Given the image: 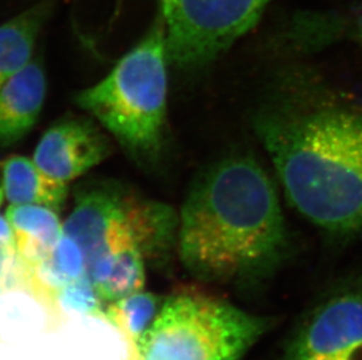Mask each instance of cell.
Masks as SVG:
<instances>
[{"label": "cell", "mask_w": 362, "mask_h": 360, "mask_svg": "<svg viewBox=\"0 0 362 360\" xmlns=\"http://www.w3.org/2000/svg\"><path fill=\"white\" fill-rule=\"evenodd\" d=\"M103 299L96 292L95 287L83 275L76 281L69 283L60 292L58 299L59 313L60 309L74 310L76 313L98 317L103 320Z\"/></svg>", "instance_id": "obj_15"}, {"label": "cell", "mask_w": 362, "mask_h": 360, "mask_svg": "<svg viewBox=\"0 0 362 360\" xmlns=\"http://www.w3.org/2000/svg\"><path fill=\"white\" fill-rule=\"evenodd\" d=\"M252 126L292 206L328 234H361L362 106L294 71L272 83Z\"/></svg>", "instance_id": "obj_1"}, {"label": "cell", "mask_w": 362, "mask_h": 360, "mask_svg": "<svg viewBox=\"0 0 362 360\" xmlns=\"http://www.w3.org/2000/svg\"><path fill=\"white\" fill-rule=\"evenodd\" d=\"M86 275L85 256L73 239L62 234L48 258L33 267L21 265V282L59 320L58 299L69 283Z\"/></svg>", "instance_id": "obj_9"}, {"label": "cell", "mask_w": 362, "mask_h": 360, "mask_svg": "<svg viewBox=\"0 0 362 360\" xmlns=\"http://www.w3.org/2000/svg\"><path fill=\"white\" fill-rule=\"evenodd\" d=\"M21 263L14 242L0 241V292L21 282Z\"/></svg>", "instance_id": "obj_16"}, {"label": "cell", "mask_w": 362, "mask_h": 360, "mask_svg": "<svg viewBox=\"0 0 362 360\" xmlns=\"http://www.w3.org/2000/svg\"><path fill=\"white\" fill-rule=\"evenodd\" d=\"M110 140L92 122L69 119L41 137L33 160L45 174L69 183L106 160Z\"/></svg>", "instance_id": "obj_7"}, {"label": "cell", "mask_w": 362, "mask_h": 360, "mask_svg": "<svg viewBox=\"0 0 362 360\" xmlns=\"http://www.w3.org/2000/svg\"><path fill=\"white\" fill-rule=\"evenodd\" d=\"M167 46L163 16L103 81L76 96L136 158L158 156L167 115Z\"/></svg>", "instance_id": "obj_3"}, {"label": "cell", "mask_w": 362, "mask_h": 360, "mask_svg": "<svg viewBox=\"0 0 362 360\" xmlns=\"http://www.w3.org/2000/svg\"><path fill=\"white\" fill-rule=\"evenodd\" d=\"M270 320L223 299L178 294L167 299L129 360H240Z\"/></svg>", "instance_id": "obj_4"}, {"label": "cell", "mask_w": 362, "mask_h": 360, "mask_svg": "<svg viewBox=\"0 0 362 360\" xmlns=\"http://www.w3.org/2000/svg\"><path fill=\"white\" fill-rule=\"evenodd\" d=\"M3 188L11 205H38L59 212L69 196V183L45 174L26 157L7 158L1 165Z\"/></svg>", "instance_id": "obj_11"}, {"label": "cell", "mask_w": 362, "mask_h": 360, "mask_svg": "<svg viewBox=\"0 0 362 360\" xmlns=\"http://www.w3.org/2000/svg\"><path fill=\"white\" fill-rule=\"evenodd\" d=\"M47 82L40 64L30 61L0 85V146L23 140L44 106Z\"/></svg>", "instance_id": "obj_8"}, {"label": "cell", "mask_w": 362, "mask_h": 360, "mask_svg": "<svg viewBox=\"0 0 362 360\" xmlns=\"http://www.w3.org/2000/svg\"><path fill=\"white\" fill-rule=\"evenodd\" d=\"M178 224L168 206L110 187H90L76 194L64 234L80 246L88 265L127 249H139L144 256L158 254L169 247Z\"/></svg>", "instance_id": "obj_5"}, {"label": "cell", "mask_w": 362, "mask_h": 360, "mask_svg": "<svg viewBox=\"0 0 362 360\" xmlns=\"http://www.w3.org/2000/svg\"><path fill=\"white\" fill-rule=\"evenodd\" d=\"M160 304V296L137 292L117 299L103 311V320L117 328L127 340L129 358L135 354L137 342L158 317Z\"/></svg>", "instance_id": "obj_14"}, {"label": "cell", "mask_w": 362, "mask_h": 360, "mask_svg": "<svg viewBox=\"0 0 362 360\" xmlns=\"http://www.w3.org/2000/svg\"><path fill=\"white\" fill-rule=\"evenodd\" d=\"M4 197H5V193H4L3 184L0 185V205L3 204Z\"/></svg>", "instance_id": "obj_19"}, {"label": "cell", "mask_w": 362, "mask_h": 360, "mask_svg": "<svg viewBox=\"0 0 362 360\" xmlns=\"http://www.w3.org/2000/svg\"><path fill=\"white\" fill-rule=\"evenodd\" d=\"M353 35H354L356 42L362 47V14L356 18L354 28H353Z\"/></svg>", "instance_id": "obj_18"}, {"label": "cell", "mask_w": 362, "mask_h": 360, "mask_svg": "<svg viewBox=\"0 0 362 360\" xmlns=\"http://www.w3.org/2000/svg\"><path fill=\"white\" fill-rule=\"evenodd\" d=\"M6 217L21 265L33 267L48 258L64 234L58 213L38 205H11Z\"/></svg>", "instance_id": "obj_10"}, {"label": "cell", "mask_w": 362, "mask_h": 360, "mask_svg": "<svg viewBox=\"0 0 362 360\" xmlns=\"http://www.w3.org/2000/svg\"><path fill=\"white\" fill-rule=\"evenodd\" d=\"M86 276L103 302H115L144 288V254L139 249H127L106 255L86 265Z\"/></svg>", "instance_id": "obj_13"}, {"label": "cell", "mask_w": 362, "mask_h": 360, "mask_svg": "<svg viewBox=\"0 0 362 360\" xmlns=\"http://www.w3.org/2000/svg\"><path fill=\"white\" fill-rule=\"evenodd\" d=\"M0 241L14 242L13 231L7 217L0 215Z\"/></svg>", "instance_id": "obj_17"}, {"label": "cell", "mask_w": 362, "mask_h": 360, "mask_svg": "<svg viewBox=\"0 0 362 360\" xmlns=\"http://www.w3.org/2000/svg\"><path fill=\"white\" fill-rule=\"evenodd\" d=\"M284 360H362V277L338 289L308 313Z\"/></svg>", "instance_id": "obj_6"}, {"label": "cell", "mask_w": 362, "mask_h": 360, "mask_svg": "<svg viewBox=\"0 0 362 360\" xmlns=\"http://www.w3.org/2000/svg\"><path fill=\"white\" fill-rule=\"evenodd\" d=\"M58 0H40L0 25V85L31 61L35 41Z\"/></svg>", "instance_id": "obj_12"}, {"label": "cell", "mask_w": 362, "mask_h": 360, "mask_svg": "<svg viewBox=\"0 0 362 360\" xmlns=\"http://www.w3.org/2000/svg\"><path fill=\"white\" fill-rule=\"evenodd\" d=\"M182 263L205 282H256L290 254L277 190L247 153H233L197 178L180 217Z\"/></svg>", "instance_id": "obj_2"}]
</instances>
